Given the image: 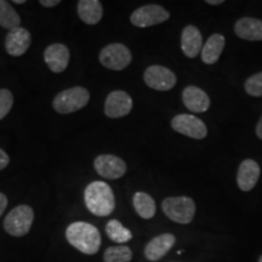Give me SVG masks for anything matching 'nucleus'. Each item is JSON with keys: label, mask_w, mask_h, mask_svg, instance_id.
I'll return each mask as SVG.
<instances>
[{"label": "nucleus", "mask_w": 262, "mask_h": 262, "mask_svg": "<svg viewBox=\"0 0 262 262\" xmlns=\"http://www.w3.org/2000/svg\"><path fill=\"white\" fill-rule=\"evenodd\" d=\"M66 238L72 247L85 255H95L100 250L101 234L94 225L75 221L66 229Z\"/></svg>", "instance_id": "f257e3e1"}, {"label": "nucleus", "mask_w": 262, "mask_h": 262, "mask_svg": "<svg viewBox=\"0 0 262 262\" xmlns=\"http://www.w3.org/2000/svg\"><path fill=\"white\" fill-rule=\"evenodd\" d=\"M84 202L88 210L95 216L111 215L116 209V198L110 185L103 181H94L84 191Z\"/></svg>", "instance_id": "f03ea898"}, {"label": "nucleus", "mask_w": 262, "mask_h": 262, "mask_svg": "<svg viewBox=\"0 0 262 262\" xmlns=\"http://www.w3.org/2000/svg\"><path fill=\"white\" fill-rule=\"evenodd\" d=\"M90 93L83 86H73L58 93L52 101V107L60 114H71L89 103Z\"/></svg>", "instance_id": "7ed1b4c3"}, {"label": "nucleus", "mask_w": 262, "mask_h": 262, "mask_svg": "<svg viewBox=\"0 0 262 262\" xmlns=\"http://www.w3.org/2000/svg\"><path fill=\"white\" fill-rule=\"evenodd\" d=\"M163 212L170 220L180 225H188L195 215V204L189 196H169L162 203Z\"/></svg>", "instance_id": "20e7f679"}, {"label": "nucleus", "mask_w": 262, "mask_h": 262, "mask_svg": "<svg viewBox=\"0 0 262 262\" xmlns=\"http://www.w3.org/2000/svg\"><path fill=\"white\" fill-rule=\"evenodd\" d=\"M34 221V210L29 205H18L6 215L5 232L12 237H24L31 231Z\"/></svg>", "instance_id": "39448f33"}, {"label": "nucleus", "mask_w": 262, "mask_h": 262, "mask_svg": "<svg viewBox=\"0 0 262 262\" xmlns=\"http://www.w3.org/2000/svg\"><path fill=\"white\" fill-rule=\"evenodd\" d=\"M133 55L129 48L120 42L104 47L100 52V62L103 67L112 71H123L131 63Z\"/></svg>", "instance_id": "423d86ee"}, {"label": "nucleus", "mask_w": 262, "mask_h": 262, "mask_svg": "<svg viewBox=\"0 0 262 262\" xmlns=\"http://www.w3.org/2000/svg\"><path fill=\"white\" fill-rule=\"evenodd\" d=\"M170 18L169 11L162 5L149 4L136 9L130 16V21L135 27L146 28L150 26L160 25Z\"/></svg>", "instance_id": "0eeeda50"}, {"label": "nucleus", "mask_w": 262, "mask_h": 262, "mask_svg": "<svg viewBox=\"0 0 262 262\" xmlns=\"http://www.w3.org/2000/svg\"><path fill=\"white\" fill-rule=\"evenodd\" d=\"M171 127L176 133L195 140H203L208 135V127L205 123L192 114H179L173 117Z\"/></svg>", "instance_id": "6e6552de"}, {"label": "nucleus", "mask_w": 262, "mask_h": 262, "mask_svg": "<svg viewBox=\"0 0 262 262\" xmlns=\"http://www.w3.org/2000/svg\"><path fill=\"white\" fill-rule=\"evenodd\" d=\"M143 80L147 86L158 91H168L176 84V75L164 66H149L143 73Z\"/></svg>", "instance_id": "1a4fd4ad"}, {"label": "nucleus", "mask_w": 262, "mask_h": 262, "mask_svg": "<svg viewBox=\"0 0 262 262\" xmlns=\"http://www.w3.org/2000/svg\"><path fill=\"white\" fill-rule=\"evenodd\" d=\"M94 168L103 179L117 180L125 175L126 163L117 156L101 155L94 160Z\"/></svg>", "instance_id": "9d476101"}, {"label": "nucleus", "mask_w": 262, "mask_h": 262, "mask_svg": "<svg viewBox=\"0 0 262 262\" xmlns=\"http://www.w3.org/2000/svg\"><path fill=\"white\" fill-rule=\"evenodd\" d=\"M133 110V98L125 91L117 90L108 95L104 102V114L108 118H122Z\"/></svg>", "instance_id": "9b49d317"}, {"label": "nucleus", "mask_w": 262, "mask_h": 262, "mask_svg": "<svg viewBox=\"0 0 262 262\" xmlns=\"http://www.w3.org/2000/svg\"><path fill=\"white\" fill-rule=\"evenodd\" d=\"M44 61L51 72L62 73L70 63V49L60 42L49 45L44 51Z\"/></svg>", "instance_id": "f8f14e48"}, {"label": "nucleus", "mask_w": 262, "mask_h": 262, "mask_svg": "<svg viewBox=\"0 0 262 262\" xmlns=\"http://www.w3.org/2000/svg\"><path fill=\"white\" fill-rule=\"evenodd\" d=\"M31 33L24 27H18L9 31L5 38V50L14 57L25 55L31 47Z\"/></svg>", "instance_id": "ddd939ff"}, {"label": "nucleus", "mask_w": 262, "mask_h": 262, "mask_svg": "<svg viewBox=\"0 0 262 262\" xmlns=\"http://www.w3.org/2000/svg\"><path fill=\"white\" fill-rule=\"evenodd\" d=\"M260 165L253 159H245L241 163L237 173V183L241 191H251L260 179Z\"/></svg>", "instance_id": "4468645a"}, {"label": "nucleus", "mask_w": 262, "mask_h": 262, "mask_svg": "<svg viewBox=\"0 0 262 262\" xmlns=\"http://www.w3.org/2000/svg\"><path fill=\"white\" fill-rule=\"evenodd\" d=\"M176 243L175 235L171 233H164L157 235L147 243L145 248V256L149 261H159L165 256Z\"/></svg>", "instance_id": "2eb2a0df"}, {"label": "nucleus", "mask_w": 262, "mask_h": 262, "mask_svg": "<svg viewBox=\"0 0 262 262\" xmlns=\"http://www.w3.org/2000/svg\"><path fill=\"white\" fill-rule=\"evenodd\" d=\"M182 101L191 112L204 113L210 107V98L201 88L189 85L182 93Z\"/></svg>", "instance_id": "dca6fc26"}, {"label": "nucleus", "mask_w": 262, "mask_h": 262, "mask_svg": "<svg viewBox=\"0 0 262 262\" xmlns=\"http://www.w3.org/2000/svg\"><path fill=\"white\" fill-rule=\"evenodd\" d=\"M182 52L189 58H194L202 52L203 37L202 33L194 26L189 25L182 31L181 35Z\"/></svg>", "instance_id": "f3484780"}, {"label": "nucleus", "mask_w": 262, "mask_h": 262, "mask_svg": "<svg viewBox=\"0 0 262 262\" xmlns=\"http://www.w3.org/2000/svg\"><path fill=\"white\" fill-rule=\"evenodd\" d=\"M234 33L239 38L250 41L262 40V21L254 17L239 18L234 25Z\"/></svg>", "instance_id": "a211bd4d"}, {"label": "nucleus", "mask_w": 262, "mask_h": 262, "mask_svg": "<svg viewBox=\"0 0 262 262\" xmlns=\"http://www.w3.org/2000/svg\"><path fill=\"white\" fill-rule=\"evenodd\" d=\"M78 15L86 25H97L102 19L103 8L98 0H80L77 5Z\"/></svg>", "instance_id": "6ab92c4d"}, {"label": "nucleus", "mask_w": 262, "mask_h": 262, "mask_svg": "<svg viewBox=\"0 0 262 262\" xmlns=\"http://www.w3.org/2000/svg\"><path fill=\"white\" fill-rule=\"evenodd\" d=\"M225 48V37L222 34H212L202 49V60L206 64H214L219 61Z\"/></svg>", "instance_id": "aec40b11"}, {"label": "nucleus", "mask_w": 262, "mask_h": 262, "mask_svg": "<svg viewBox=\"0 0 262 262\" xmlns=\"http://www.w3.org/2000/svg\"><path fill=\"white\" fill-rule=\"evenodd\" d=\"M133 205L140 217L149 220L156 215L157 208L155 199L146 192H136L133 198Z\"/></svg>", "instance_id": "412c9836"}, {"label": "nucleus", "mask_w": 262, "mask_h": 262, "mask_svg": "<svg viewBox=\"0 0 262 262\" xmlns=\"http://www.w3.org/2000/svg\"><path fill=\"white\" fill-rule=\"evenodd\" d=\"M19 24H21V18L11 4L5 0H0V26L8 31H12V29L18 28Z\"/></svg>", "instance_id": "4be33fe9"}, {"label": "nucleus", "mask_w": 262, "mask_h": 262, "mask_svg": "<svg viewBox=\"0 0 262 262\" xmlns=\"http://www.w3.org/2000/svg\"><path fill=\"white\" fill-rule=\"evenodd\" d=\"M106 233L111 241L119 244L127 243L133 239V233H131L130 229L124 227L122 222L118 220L108 221L106 225Z\"/></svg>", "instance_id": "5701e85b"}, {"label": "nucleus", "mask_w": 262, "mask_h": 262, "mask_svg": "<svg viewBox=\"0 0 262 262\" xmlns=\"http://www.w3.org/2000/svg\"><path fill=\"white\" fill-rule=\"evenodd\" d=\"M133 258V251L125 245L110 247L103 253L104 262H130Z\"/></svg>", "instance_id": "b1692460"}, {"label": "nucleus", "mask_w": 262, "mask_h": 262, "mask_svg": "<svg viewBox=\"0 0 262 262\" xmlns=\"http://www.w3.org/2000/svg\"><path fill=\"white\" fill-rule=\"evenodd\" d=\"M244 89L250 96H262V72L249 77L244 84Z\"/></svg>", "instance_id": "393cba45"}, {"label": "nucleus", "mask_w": 262, "mask_h": 262, "mask_svg": "<svg viewBox=\"0 0 262 262\" xmlns=\"http://www.w3.org/2000/svg\"><path fill=\"white\" fill-rule=\"evenodd\" d=\"M14 104V96L8 89H0V120L4 119L11 111Z\"/></svg>", "instance_id": "a878e982"}, {"label": "nucleus", "mask_w": 262, "mask_h": 262, "mask_svg": "<svg viewBox=\"0 0 262 262\" xmlns=\"http://www.w3.org/2000/svg\"><path fill=\"white\" fill-rule=\"evenodd\" d=\"M9 163H10L9 156L6 155V152L4 149L0 148V171H2V170H4L6 166L9 165Z\"/></svg>", "instance_id": "bb28decb"}, {"label": "nucleus", "mask_w": 262, "mask_h": 262, "mask_svg": "<svg viewBox=\"0 0 262 262\" xmlns=\"http://www.w3.org/2000/svg\"><path fill=\"white\" fill-rule=\"evenodd\" d=\"M8 196H6L4 193L0 192V217H2V215L4 214L5 209L8 208Z\"/></svg>", "instance_id": "cd10ccee"}, {"label": "nucleus", "mask_w": 262, "mask_h": 262, "mask_svg": "<svg viewBox=\"0 0 262 262\" xmlns=\"http://www.w3.org/2000/svg\"><path fill=\"white\" fill-rule=\"evenodd\" d=\"M40 4L44 6V8H54V6H57L61 4L60 0H40Z\"/></svg>", "instance_id": "c85d7f7f"}, {"label": "nucleus", "mask_w": 262, "mask_h": 262, "mask_svg": "<svg viewBox=\"0 0 262 262\" xmlns=\"http://www.w3.org/2000/svg\"><path fill=\"white\" fill-rule=\"evenodd\" d=\"M256 135L260 140H262V117L260 118V120H258L257 125H256Z\"/></svg>", "instance_id": "c756f323"}, {"label": "nucleus", "mask_w": 262, "mask_h": 262, "mask_svg": "<svg viewBox=\"0 0 262 262\" xmlns=\"http://www.w3.org/2000/svg\"><path fill=\"white\" fill-rule=\"evenodd\" d=\"M205 3L210 5H221L224 3V0H206Z\"/></svg>", "instance_id": "7c9ffc66"}, {"label": "nucleus", "mask_w": 262, "mask_h": 262, "mask_svg": "<svg viewBox=\"0 0 262 262\" xmlns=\"http://www.w3.org/2000/svg\"><path fill=\"white\" fill-rule=\"evenodd\" d=\"M15 4H26V0H15Z\"/></svg>", "instance_id": "2f4dec72"}, {"label": "nucleus", "mask_w": 262, "mask_h": 262, "mask_svg": "<svg viewBox=\"0 0 262 262\" xmlns=\"http://www.w3.org/2000/svg\"><path fill=\"white\" fill-rule=\"evenodd\" d=\"M258 262H262V255H261L260 257H258Z\"/></svg>", "instance_id": "473e14b6"}]
</instances>
